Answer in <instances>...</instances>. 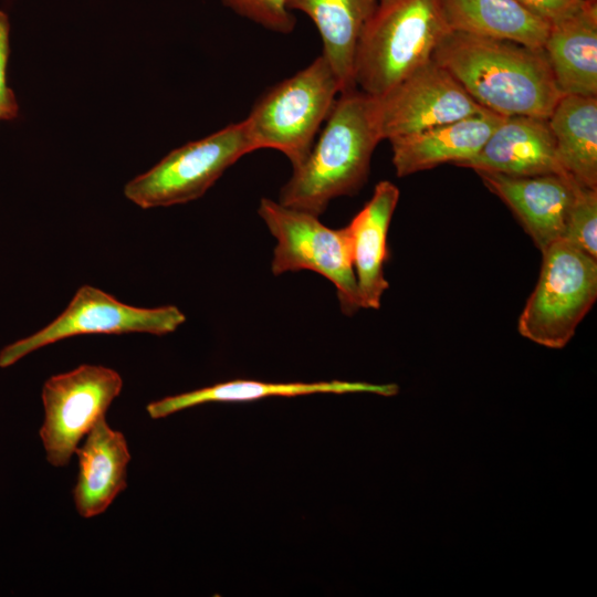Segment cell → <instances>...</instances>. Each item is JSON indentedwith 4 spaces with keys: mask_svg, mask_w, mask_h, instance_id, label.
Instances as JSON below:
<instances>
[{
    "mask_svg": "<svg viewBox=\"0 0 597 597\" xmlns=\"http://www.w3.org/2000/svg\"><path fill=\"white\" fill-rule=\"evenodd\" d=\"M253 151L243 119L165 156L124 188L143 209L168 207L200 198L242 156Z\"/></svg>",
    "mask_w": 597,
    "mask_h": 597,
    "instance_id": "obj_7",
    "label": "cell"
},
{
    "mask_svg": "<svg viewBox=\"0 0 597 597\" xmlns=\"http://www.w3.org/2000/svg\"><path fill=\"white\" fill-rule=\"evenodd\" d=\"M380 140L375 96L357 87L341 92L317 140L281 188L279 202L318 217L332 199L362 188Z\"/></svg>",
    "mask_w": 597,
    "mask_h": 597,
    "instance_id": "obj_2",
    "label": "cell"
},
{
    "mask_svg": "<svg viewBox=\"0 0 597 597\" xmlns=\"http://www.w3.org/2000/svg\"><path fill=\"white\" fill-rule=\"evenodd\" d=\"M349 392H371L381 396H394L398 392V386L395 384L376 385L343 380L275 384L250 379H233L151 401L147 405L146 410L150 418L159 419L207 402L251 401L266 397Z\"/></svg>",
    "mask_w": 597,
    "mask_h": 597,
    "instance_id": "obj_17",
    "label": "cell"
},
{
    "mask_svg": "<svg viewBox=\"0 0 597 597\" xmlns=\"http://www.w3.org/2000/svg\"><path fill=\"white\" fill-rule=\"evenodd\" d=\"M78 473L73 489L77 513L91 519L104 513L127 486L130 453L121 431L101 418L75 450Z\"/></svg>",
    "mask_w": 597,
    "mask_h": 597,
    "instance_id": "obj_14",
    "label": "cell"
},
{
    "mask_svg": "<svg viewBox=\"0 0 597 597\" xmlns=\"http://www.w3.org/2000/svg\"><path fill=\"white\" fill-rule=\"evenodd\" d=\"M122 387L123 380L116 370L90 364L54 375L44 383V421L39 434L51 465L69 464L85 436L105 417Z\"/></svg>",
    "mask_w": 597,
    "mask_h": 597,
    "instance_id": "obj_8",
    "label": "cell"
},
{
    "mask_svg": "<svg viewBox=\"0 0 597 597\" xmlns=\"http://www.w3.org/2000/svg\"><path fill=\"white\" fill-rule=\"evenodd\" d=\"M450 32L442 0H377L356 50V87L386 94L431 61Z\"/></svg>",
    "mask_w": 597,
    "mask_h": 597,
    "instance_id": "obj_3",
    "label": "cell"
},
{
    "mask_svg": "<svg viewBox=\"0 0 597 597\" xmlns=\"http://www.w3.org/2000/svg\"><path fill=\"white\" fill-rule=\"evenodd\" d=\"M547 121L565 172L597 189V96L563 95Z\"/></svg>",
    "mask_w": 597,
    "mask_h": 597,
    "instance_id": "obj_20",
    "label": "cell"
},
{
    "mask_svg": "<svg viewBox=\"0 0 597 597\" xmlns=\"http://www.w3.org/2000/svg\"><path fill=\"white\" fill-rule=\"evenodd\" d=\"M506 116L482 109L471 116L390 139L398 177L475 156Z\"/></svg>",
    "mask_w": 597,
    "mask_h": 597,
    "instance_id": "obj_13",
    "label": "cell"
},
{
    "mask_svg": "<svg viewBox=\"0 0 597 597\" xmlns=\"http://www.w3.org/2000/svg\"><path fill=\"white\" fill-rule=\"evenodd\" d=\"M223 6L270 31L287 34L296 19L287 8V0H221Z\"/></svg>",
    "mask_w": 597,
    "mask_h": 597,
    "instance_id": "obj_22",
    "label": "cell"
},
{
    "mask_svg": "<svg viewBox=\"0 0 597 597\" xmlns=\"http://www.w3.org/2000/svg\"><path fill=\"white\" fill-rule=\"evenodd\" d=\"M186 321L175 305L136 307L92 285L81 286L67 307L39 332L0 352V367H8L28 354L59 341L87 334L148 333L166 335Z\"/></svg>",
    "mask_w": 597,
    "mask_h": 597,
    "instance_id": "obj_9",
    "label": "cell"
},
{
    "mask_svg": "<svg viewBox=\"0 0 597 597\" xmlns=\"http://www.w3.org/2000/svg\"><path fill=\"white\" fill-rule=\"evenodd\" d=\"M452 31L543 50L549 23L516 0H442Z\"/></svg>",
    "mask_w": 597,
    "mask_h": 597,
    "instance_id": "obj_19",
    "label": "cell"
},
{
    "mask_svg": "<svg viewBox=\"0 0 597 597\" xmlns=\"http://www.w3.org/2000/svg\"><path fill=\"white\" fill-rule=\"evenodd\" d=\"M562 241L597 259V189L578 185Z\"/></svg>",
    "mask_w": 597,
    "mask_h": 597,
    "instance_id": "obj_21",
    "label": "cell"
},
{
    "mask_svg": "<svg viewBox=\"0 0 597 597\" xmlns=\"http://www.w3.org/2000/svg\"><path fill=\"white\" fill-rule=\"evenodd\" d=\"M543 51L563 95L597 96V3L552 23Z\"/></svg>",
    "mask_w": 597,
    "mask_h": 597,
    "instance_id": "obj_16",
    "label": "cell"
},
{
    "mask_svg": "<svg viewBox=\"0 0 597 597\" xmlns=\"http://www.w3.org/2000/svg\"><path fill=\"white\" fill-rule=\"evenodd\" d=\"M537 284L517 322L523 337L563 348L597 297V259L566 241L542 252Z\"/></svg>",
    "mask_w": 597,
    "mask_h": 597,
    "instance_id": "obj_5",
    "label": "cell"
},
{
    "mask_svg": "<svg viewBox=\"0 0 597 597\" xmlns=\"http://www.w3.org/2000/svg\"><path fill=\"white\" fill-rule=\"evenodd\" d=\"M341 92L339 82L323 55L271 86L243 119L253 150L276 149L293 168L300 166Z\"/></svg>",
    "mask_w": 597,
    "mask_h": 597,
    "instance_id": "obj_4",
    "label": "cell"
},
{
    "mask_svg": "<svg viewBox=\"0 0 597 597\" xmlns=\"http://www.w3.org/2000/svg\"><path fill=\"white\" fill-rule=\"evenodd\" d=\"M377 0H287L291 11L305 13L317 28L322 55L335 73L342 92L356 87L354 64L358 41Z\"/></svg>",
    "mask_w": 597,
    "mask_h": 597,
    "instance_id": "obj_18",
    "label": "cell"
},
{
    "mask_svg": "<svg viewBox=\"0 0 597 597\" xmlns=\"http://www.w3.org/2000/svg\"><path fill=\"white\" fill-rule=\"evenodd\" d=\"M10 22L7 13L0 10V119L10 121L18 115V103L7 85V63L9 56Z\"/></svg>",
    "mask_w": 597,
    "mask_h": 597,
    "instance_id": "obj_23",
    "label": "cell"
},
{
    "mask_svg": "<svg viewBox=\"0 0 597 597\" xmlns=\"http://www.w3.org/2000/svg\"><path fill=\"white\" fill-rule=\"evenodd\" d=\"M432 60L483 108L502 116L547 118L563 96L543 50L452 31Z\"/></svg>",
    "mask_w": 597,
    "mask_h": 597,
    "instance_id": "obj_1",
    "label": "cell"
},
{
    "mask_svg": "<svg viewBox=\"0 0 597 597\" xmlns=\"http://www.w3.org/2000/svg\"><path fill=\"white\" fill-rule=\"evenodd\" d=\"M398 200V187L388 180L379 181L368 202L345 227L363 308L378 310L389 287L384 264L388 259L387 234Z\"/></svg>",
    "mask_w": 597,
    "mask_h": 597,
    "instance_id": "obj_15",
    "label": "cell"
},
{
    "mask_svg": "<svg viewBox=\"0 0 597 597\" xmlns=\"http://www.w3.org/2000/svg\"><path fill=\"white\" fill-rule=\"evenodd\" d=\"M490 191L514 213L543 252L562 241L578 184L557 174L513 177L475 171Z\"/></svg>",
    "mask_w": 597,
    "mask_h": 597,
    "instance_id": "obj_11",
    "label": "cell"
},
{
    "mask_svg": "<svg viewBox=\"0 0 597 597\" xmlns=\"http://www.w3.org/2000/svg\"><path fill=\"white\" fill-rule=\"evenodd\" d=\"M458 166L513 177L568 176L558 160L547 118L534 116H506L481 150Z\"/></svg>",
    "mask_w": 597,
    "mask_h": 597,
    "instance_id": "obj_12",
    "label": "cell"
},
{
    "mask_svg": "<svg viewBox=\"0 0 597 597\" xmlns=\"http://www.w3.org/2000/svg\"><path fill=\"white\" fill-rule=\"evenodd\" d=\"M258 213L276 239L271 270L274 275L310 270L335 287L342 312L360 308L357 280L346 228L331 229L317 216L262 198Z\"/></svg>",
    "mask_w": 597,
    "mask_h": 597,
    "instance_id": "obj_6",
    "label": "cell"
},
{
    "mask_svg": "<svg viewBox=\"0 0 597 597\" xmlns=\"http://www.w3.org/2000/svg\"><path fill=\"white\" fill-rule=\"evenodd\" d=\"M549 24L569 15L584 0H516Z\"/></svg>",
    "mask_w": 597,
    "mask_h": 597,
    "instance_id": "obj_24",
    "label": "cell"
},
{
    "mask_svg": "<svg viewBox=\"0 0 597 597\" xmlns=\"http://www.w3.org/2000/svg\"><path fill=\"white\" fill-rule=\"evenodd\" d=\"M584 1H588V2H591V3H597V0H584Z\"/></svg>",
    "mask_w": 597,
    "mask_h": 597,
    "instance_id": "obj_25",
    "label": "cell"
},
{
    "mask_svg": "<svg viewBox=\"0 0 597 597\" xmlns=\"http://www.w3.org/2000/svg\"><path fill=\"white\" fill-rule=\"evenodd\" d=\"M375 98L380 136L388 140L485 109L434 60Z\"/></svg>",
    "mask_w": 597,
    "mask_h": 597,
    "instance_id": "obj_10",
    "label": "cell"
}]
</instances>
